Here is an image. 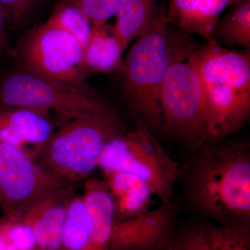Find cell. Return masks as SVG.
<instances>
[{
    "mask_svg": "<svg viewBox=\"0 0 250 250\" xmlns=\"http://www.w3.org/2000/svg\"><path fill=\"white\" fill-rule=\"evenodd\" d=\"M184 200L192 211L225 226L250 229V149L245 140L208 143L180 169Z\"/></svg>",
    "mask_w": 250,
    "mask_h": 250,
    "instance_id": "obj_1",
    "label": "cell"
},
{
    "mask_svg": "<svg viewBox=\"0 0 250 250\" xmlns=\"http://www.w3.org/2000/svg\"><path fill=\"white\" fill-rule=\"evenodd\" d=\"M187 33L169 24L165 1L150 27L136 39L123 59L121 87L128 108L138 122L161 133L160 91L171 64L192 42Z\"/></svg>",
    "mask_w": 250,
    "mask_h": 250,
    "instance_id": "obj_2",
    "label": "cell"
},
{
    "mask_svg": "<svg viewBox=\"0 0 250 250\" xmlns=\"http://www.w3.org/2000/svg\"><path fill=\"white\" fill-rule=\"evenodd\" d=\"M189 57L201 77L206 113L215 141L230 137L250 116V50H231L207 42Z\"/></svg>",
    "mask_w": 250,
    "mask_h": 250,
    "instance_id": "obj_3",
    "label": "cell"
},
{
    "mask_svg": "<svg viewBox=\"0 0 250 250\" xmlns=\"http://www.w3.org/2000/svg\"><path fill=\"white\" fill-rule=\"evenodd\" d=\"M121 132L115 111L84 115L64 123L33 159L56 177L74 184L89 177L98 167L105 145Z\"/></svg>",
    "mask_w": 250,
    "mask_h": 250,
    "instance_id": "obj_4",
    "label": "cell"
},
{
    "mask_svg": "<svg viewBox=\"0 0 250 250\" xmlns=\"http://www.w3.org/2000/svg\"><path fill=\"white\" fill-rule=\"evenodd\" d=\"M191 44L171 64L160 91L161 133L190 152L215 141L207 121L198 69L189 57Z\"/></svg>",
    "mask_w": 250,
    "mask_h": 250,
    "instance_id": "obj_5",
    "label": "cell"
},
{
    "mask_svg": "<svg viewBox=\"0 0 250 250\" xmlns=\"http://www.w3.org/2000/svg\"><path fill=\"white\" fill-rule=\"evenodd\" d=\"M98 167L103 172L123 171L142 179L161 204L174 205L181 167L153 132L142 126L122 131L104 147Z\"/></svg>",
    "mask_w": 250,
    "mask_h": 250,
    "instance_id": "obj_6",
    "label": "cell"
},
{
    "mask_svg": "<svg viewBox=\"0 0 250 250\" xmlns=\"http://www.w3.org/2000/svg\"><path fill=\"white\" fill-rule=\"evenodd\" d=\"M0 106L56 113L67 121L84 115L115 111L91 89L62 84L20 66L0 80Z\"/></svg>",
    "mask_w": 250,
    "mask_h": 250,
    "instance_id": "obj_7",
    "label": "cell"
},
{
    "mask_svg": "<svg viewBox=\"0 0 250 250\" xmlns=\"http://www.w3.org/2000/svg\"><path fill=\"white\" fill-rule=\"evenodd\" d=\"M19 66L49 80L89 90L83 49L72 36L47 23L28 31L14 49Z\"/></svg>",
    "mask_w": 250,
    "mask_h": 250,
    "instance_id": "obj_8",
    "label": "cell"
},
{
    "mask_svg": "<svg viewBox=\"0 0 250 250\" xmlns=\"http://www.w3.org/2000/svg\"><path fill=\"white\" fill-rule=\"evenodd\" d=\"M19 148L0 142V208L4 215L22 216L44 199L73 188Z\"/></svg>",
    "mask_w": 250,
    "mask_h": 250,
    "instance_id": "obj_9",
    "label": "cell"
},
{
    "mask_svg": "<svg viewBox=\"0 0 250 250\" xmlns=\"http://www.w3.org/2000/svg\"><path fill=\"white\" fill-rule=\"evenodd\" d=\"M174 205H164L132 218L115 220L109 250H162L177 229Z\"/></svg>",
    "mask_w": 250,
    "mask_h": 250,
    "instance_id": "obj_10",
    "label": "cell"
},
{
    "mask_svg": "<svg viewBox=\"0 0 250 250\" xmlns=\"http://www.w3.org/2000/svg\"><path fill=\"white\" fill-rule=\"evenodd\" d=\"M53 133L49 114L30 108L0 106V142L34 157Z\"/></svg>",
    "mask_w": 250,
    "mask_h": 250,
    "instance_id": "obj_11",
    "label": "cell"
},
{
    "mask_svg": "<svg viewBox=\"0 0 250 250\" xmlns=\"http://www.w3.org/2000/svg\"><path fill=\"white\" fill-rule=\"evenodd\" d=\"M169 24L188 34L211 41L215 23L224 11L240 0H166ZM166 4V3H165Z\"/></svg>",
    "mask_w": 250,
    "mask_h": 250,
    "instance_id": "obj_12",
    "label": "cell"
},
{
    "mask_svg": "<svg viewBox=\"0 0 250 250\" xmlns=\"http://www.w3.org/2000/svg\"><path fill=\"white\" fill-rule=\"evenodd\" d=\"M72 189L44 199L21 216L34 233L38 250H60L62 226Z\"/></svg>",
    "mask_w": 250,
    "mask_h": 250,
    "instance_id": "obj_13",
    "label": "cell"
},
{
    "mask_svg": "<svg viewBox=\"0 0 250 250\" xmlns=\"http://www.w3.org/2000/svg\"><path fill=\"white\" fill-rule=\"evenodd\" d=\"M103 172L114 204L115 220L132 218L149 209L154 194L144 181L123 171Z\"/></svg>",
    "mask_w": 250,
    "mask_h": 250,
    "instance_id": "obj_14",
    "label": "cell"
},
{
    "mask_svg": "<svg viewBox=\"0 0 250 250\" xmlns=\"http://www.w3.org/2000/svg\"><path fill=\"white\" fill-rule=\"evenodd\" d=\"M83 195L91 223L89 240L84 250H109L115 207L107 187L99 179H88Z\"/></svg>",
    "mask_w": 250,
    "mask_h": 250,
    "instance_id": "obj_15",
    "label": "cell"
},
{
    "mask_svg": "<svg viewBox=\"0 0 250 250\" xmlns=\"http://www.w3.org/2000/svg\"><path fill=\"white\" fill-rule=\"evenodd\" d=\"M161 3V0H120L111 29L123 51L149 29Z\"/></svg>",
    "mask_w": 250,
    "mask_h": 250,
    "instance_id": "obj_16",
    "label": "cell"
},
{
    "mask_svg": "<svg viewBox=\"0 0 250 250\" xmlns=\"http://www.w3.org/2000/svg\"><path fill=\"white\" fill-rule=\"evenodd\" d=\"M123 52L107 24L92 26L89 41L83 51L87 73L109 74L120 70Z\"/></svg>",
    "mask_w": 250,
    "mask_h": 250,
    "instance_id": "obj_17",
    "label": "cell"
},
{
    "mask_svg": "<svg viewBox=\"0 0 250 250\" xmlns=\"http://www.w3.org/2000/svg\"><path fill=\"white\" fill-rule=\"evenodd\" d=\"M209 43L250 49V0H240L215 23Z\"/></svg>",
    "mask_w": 250,
    "mask_h": 250,
    "instance_id": "obj_18",
    "label": "cell"
},
{
    "mask_svg": "<svg viewBox=\"0 0 250 250\" xmlns=\"http://www.w3.org/2000/svg\"><path fill=\"white\" fill-rule=\"evenodd\" d=\"M90 226L84 197L72 196L62 226L60 250H84L89 240Z\"/></svg>",
    "mask_w": 250,
    "mask_h": 250,
    "instance_id": "obj_19",
    "label": "cell"
},
{
    "mask_svg": "<svg viewBox=\"0 0 250 250\" xmlns=\"http://www.w3.org/2000/svg\"><path fill=\"white\" fill-rule=\"evenodd\" d=\"M45 23L72 36L84 51L91 34L92 24L76 6L66 1L57 5Z\"/></svg>",
    "mask_w": 250,
    "mask_h": 250,
    "instance_id": "obj_20",
    "label": "cell"
},
{
    "mask_svg": "<svg viewBox=\"0 0 250 250\" xmlns=\"http://www.w3.org/2000/svg\"><path fill=\"white\" fill-rule=\"evenodd\" d=\"M200 222L209 250H250V229Z\"/></svg>",
    "mask_w": 250,
    "mask_h": 250,
    "instance_id": "obj_21",
    "label": "cell"
},
{
    "mask_svg": "<svg viewBox=\"0 0 250 250\" xmlns=\"http://www.w3.org/2000/svg\"><path fill=\"white\" fill-rule=\"evenodd\" d=\"M0 250H38L34 233L22 217L0 218Z\"/></svg>",
    "mask_w": 250,
    "mask_h": 250,
    "instance_id": "obj_22",
    "label": "cell"
},
{
    "mask_svg": "<svg viewBox=\"0 0 250 250\" xmlns=\"http://www.w3.org/2000/svg\"><path fill=\"white\" fill-rule=\"evenodd\" d=\"M120 0H66L84 15L92 26L107 24L116 16Z\"/></svg>",
    "mask_w": 250,
    "mask_h": 250,
    "instance_id": "obj_23",
    "label": "cell"
},
{
    "mask_svg": "<svg viewBox=\"0 0 250 250\" xmlns=\"http://www.w3.org/2000/svg\"><path fill=\"white\" fill-rule=\"evenodd\" d=\"M162 250H209L204 238L200 222L176 230Z\"/></svg>",
    "mask_w": 250,
    "mask_h": 250,
    "instance_id": "obj_24",
    "label": "cell"
},
{
    "mask_svg": "<svg viewBox=\"0 0 250 250\" xmlns=\"http://www.w3.org/2000/svg\"><path fill=\"white\" fill-rule=\"evenodd\" d=\"M36 0H0V8L6 17L15 27L22 25L27 19Z\"/></svg>",
    "mask_w": 250,
    "mask_h": 250,
    "instance_id": "obj_25",
    "label": "cell"
},
{
    "mask_svg": "<svg viewBox=\"0 0 250 250\" xmlns=\"http://www.w3.org/2000/svg\"><path fill=\"white\" fill-rule=\"evenodd\" d=\"M6 19L4 12L0 8V52H9L12 54L14 53V48L11 47L7 36H6Z\"/></svg>",
    "mask_w": 250,
    "mask_h": 250,
    "instance_id": "obj_26",
    "label": "cell"
}]
</instances>
